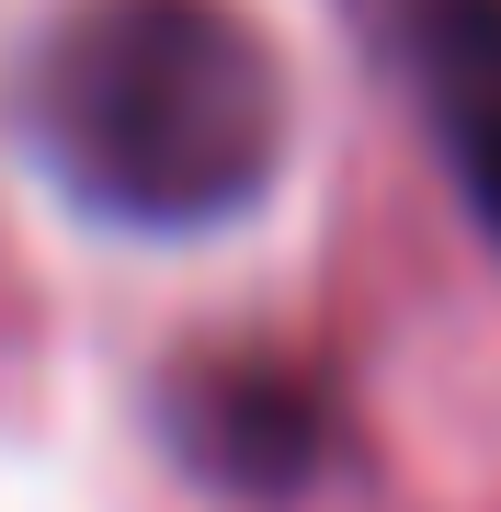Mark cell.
Segmentation results:
<instances>
[{"label":"cell","instance_id":"obj_1","mask_svg":"<svg viewBox=\"0 0 501 512\" xmlns=\"http://www.w3.org/2000/svg\"><path fill=\"white\" fill-rule=\"evenodd\" d=\"M12 114L114 228H228L285 171V69L228 0H69Z\"/></svg>","mask_w":501,"mask_h":512},{"label":"cell","instance_id":"obj_2","mask_svg":"<svg viewBox=\"0 0 501 512\" xmlns=\"http://www.w3.org/2000/svg\"><path fill=\"white\" fill-rule=\"evenodd\" d=\"M160 444L183 456V478H205L228 501H297V490H319L342 421L297 353L205 342L160 376Z\"/></svg>","mask_w":501,"mask_h":512},{"label":"cell","instance_id":"obj_3","mask_svg":"<svg viewBox=\"0 0 501 512\" xmlns=\"http://www.w3.org/2000/svg\"><path fill=\"white\" fill-rule=\"evenodd\" d=\"M399 69L422 92V126L445 148L467 217L501 239V0H399Z\"/></svg>","mask_w":501,"mask_h":512}]
</instances>
